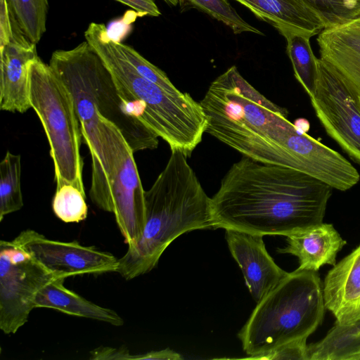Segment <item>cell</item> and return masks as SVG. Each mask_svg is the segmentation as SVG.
Returning a JSON list of instances; mask_svg holds the SVG:
<instances>
[{
    "instance_id": "7a4b0ae2",
    "label": "cell",
    "mask_w": 360,
    "mask_h": 360,
    "mask_svg": "<svg viewBox=\"0 0 360 360\" xmlns=\"http://www.w3.org/2000/svg\"><path fill=\"white\" fill-rule=\"evenodd\" d=\"M49 65L72 95L82 138L91 156L93 179L108 176L100 117L120 130L134 153L158 147V136L131 114L109 70L86 41L72 49L55 51Z\"/></svg>"
},
{
    "instance_id": "8992f818",
    "label": "cell",
    "mask_w": 360,
    "mask_h": 360,
    "mask_svg": "<svg viewBox=\"0 0 360 360\" xmlns=\"http://www.w3.org/2000/svg\"><path fill=\"white\" fill-rule=\"evenodd\" d=\"M325 309L317 271L288 273L257 302L238 333L246 359H259L286 343L307 339L321 324Z\"/></svg>"
},
{
    "instance_id": "30bf717a",
    "label": "cell",
    "mask_w": 360,
    "mask_h": 360,
    "mask_svg": "<svg viewBox=\"0 0 360 360\" xmlns=\"http://www.w3.org/2000/svg\"><path fill=\"white\" fill-rule=\"evenodd\" d=\"M112 133L114 160L106 212L114 214L124 242L130 247L139 241L144 229L145 191L134 158V152L112 122Z\"/></svg>"
},
{
    "instance_id": "f546056e",
    "label": "cell",
    "mask_w": 360,
    "mask_h": 360,
    "mask_svg": "<svg viewBox=\"0 0 360 360\" xmlns=\"http://www.w3.org/2000/svg\"><path fill=\"white\" fill-rule=\"evenodd\" d=\"M135 10L141 16L158 17L161 13L154 0H115Z\"/></svg>"
},
{
    "instance_id": "ffe728a7",
    "label": "cell",
    "mask_w": 360,
    "mask_h": 360,
    "mask_svg": "<svg viewBox=\"0 0 360 360\" xmlns=\"http://www.w3.org/2000/svg\"><path fill=\"white\" fill-rule=\"evenodd\" d=\"M278 32L286 39V50L291 61L295 77L309 97L313 94L317 75L318 58L314 55L310 38L311 34L285 27Z\"/></svg>"
},
{
    "instance_id": "7402d4cb",
    "label": "cell",
    "mask_w": 360,
    "mask_h": 360,
    "mask_svg": "<svg viewBox=\"0 0 360 360\" xmlns=\"http://www.w3.org/2000/svg\"><path fill=\"white\" fill-rule=\"evenodd\" d=\"M12 18L25 37L37 44L46 30L48 0H6Z\"/></svg>"
},
{
    "instance_id": "4dcf8cb0",
    "label": "cell",
    "mask_w": 360,
    "mask_h": 360,
    "mask_svg": "<svg viewBox=\"0 0 360 360\" xmlns=\"http://www.w3.org/2000/svg\"><path fill=\"white\" fill-rule=\"evenodd\" d=\"M131 359L180 360L182 359V357L179 353L170 349H165L158 351H151L142 354L132 355Z\"/></svg>"
},
{
    "instance_id": "cb8c5ba5",
    "label": "cell",
    "mask_w": 360,
    "mask_h": 360,
    "mask_svg": "<svg viewBox=\"0 0 360 360\" xmlns=\"http://www.w3.org/2000/svg\"><path fill=\"white\" fill-rule=\"evenodd\" d=\"M52 208L55 215L65 223H78L87 217L86 194L72 184L56 189Z\"/></svg>"
},
{
    "instance_id": "9c48e42d",
    "label": "cell",
    "mask_w": 360,
    "mask_h": 360,
    "mask_svg": "<svg viewBox=\"0 0 360 360\" xmlns=\"http://www.w3.org/2000/svg\"><path fill=\"white\" fill-rule=\"evenodd\" d=\"M54 277L12 240L0 241V329L14 334L28 321L38 291Z\"/></svg>"
},
{
    "instance_id": "484cf974",
    "label": "cell",
    "mask_w": 360,
    "mask_h": 360,
    "mask_svg": "<svg viewBox=\"0 0 360 360\" xmlns=\"http://www.w3.org/2000/svg\"><path fill=\"white\" fill-rule=\"evenodd\" d=\"M117 46L128 62L142 77L170 92L181 91L172 84L165 72L150 63L134 49L118 41Z\"/></svg>"
},
{
    "instance_id": "603a6c76",
    "label": "cell",
    "mask_w": 360,
    "mask_h": 360,
    "mask_svg": "<svg viewBox=\"0 0 360 360\" xmlns=\"http://www.w3.org/2000/svg\"><path fill=\"white\" fill-rule=\"evenodd\" d=\"M178 1L184 9L196 8L221 22L234 34L251 32L263 35L259 30L241 18L228 0H178Z\"/></svg>"
},
{
    "instance_id": "44dd1931",
    "label": "cell",
    "mask_w": 360,
    "mask_h": 360,
    "mask_svg": "<svg viewBox=\"0 0 360 360\" xmlns=\"http://www.w3.org/2000/svg\"><path fill=\"white\" fill-rule=\"evenodd\" d=\"M21 157L7 151L0 163V221L23 207Z\"/></svg>"
},
{
    "instance_id": "52a82bcc",
    "label": "cell",
    "mask_w": 360,
    "mask_h": 360,
    "mask_svg": "<svg viewBox=\"0 0 360 360\" xmlns=\"http://www.w3.org/2000/svg\"><path fill=\"white\" fill-rule=\"evenodd\" d=\"M30 102L39 118L54 165L56 188L72 184L85 193L80 154L82 137L72 95L38 56L30 64Z\"/></svg>"
},
{
    "instance_id": "f1b7e54d",
    "label": "cell",
    "mask_w": 360,
    "mask_h": 360,
    "mask_svg": "<svg viewBox=\"0 0 360 360\" xmlns=\"http://www.w3.org/2000/svg\"><path fill=\"white\" fill-rule=\"evenodd\" d=\"M13 34V24L6 0H0V46L7 44Z\"/></svg>"
},
{
    "instance_id": "5bb4252c",
    "label": "cell",
    "mask_w": 360,
    "mask_h": 360,
    "mask_svg": "<svg viewBox=\"0 0 360 360\" xmlns=\"http://www.w3.org/2000/svg\"><path fill=\"white\" fill-rule=\"evenodd\" d=\"M323 292L326 309L336 323L360 321V245L327 273Z\"/></svg>"
},
{
    "instance_id": "83f0119b",
    "label": "cell",
    "mask_w": 360,
    "mask_h": 360,
    "mask_svg": "<svg viewBox=\"0 0 360 360\" xmlns=\"http://www.w3.org/2000/svg\"><path fill=\"white\" fill-rule=\"evenodd\" d=\"M132 354L128 349L121 347L112 348L101 347L91 352V359H131Z\"/></svg>"
},
{
    "instance_id": "e0dca14e",
    "label": "cell",
    "mask_w": 360,
    "mask_h": 360,
    "mask_svg": "<svg viewBox=\"0 0 360 360\" xmlns=\"http://www.w3.org/2000/svg\"><path fill=\"white\" fill-rule=\"evenodd\" d=\"M63 278H53L37 292L34 308H49L71 316L103 321L115 326L124 324L114 310L94 304L66 288Z\"/></svg>"
},
{
    "instance_id": "d4e9b609",
    "label": "cell",
    "mask_w": 360,
    "mask_h": 360,
    "mask_svg": "<svg viewBox=\"0 0 360 360\" xmlns=\"http://www.w3.org/2000/svg\"><path fill=\"white\" fill-rule=\"evenodd\" d=\"M323 21L326 28L345 23L360 15L357 0H300Z\"/></svg>"
},
{
    "instance_id": "2e32d148",
    "label": "cell",
    "mask_w": 360,
    "mask_h": 360,
    "mask_svg": "<svg viewBox=\"0 0 360 360\" xmlns=\"http://www.w3.org/2000/svg\"><path fill=\"white\" fill-rule=\"evenodd\" d=\"M286 242L278 252L297 257L298 269L314 271L326 264L334 266L338 253L347 243L332 224L323 222L288 234Z\"/></svg>"
},
{
    "instance_id": "ac0fdd59",
    "label": "cell",
    "mask_w": 360,
    "mask_h": 360,
    "mask_svg": "<svg viewBox=\"0 0 360 360\" xmlns=\"http://www.w3.org/2000/svg\"><path fill=\"white\" fill-rule=\"evenodd\" d=\"M278 31L288 27L319 34L326 28L321 18L300 0H234Z\"/></svg>"
},
{
    "instance_id": "277c9868",
    "label": "cell",
    "mask_w": 360,
    "mask_h": 360,
    "mask_svg": "<svg viewBox=\"0 0 360 360\" xmlns=\"http://www.w3.org/2000/svg\"><path fill=\"white\" fill-rule=\"evenodd\" d=\"M187 158L172 151L163 170L145 191L143 231L139 241L118 259L117 272L124 279L150 271L169 245L183 233L214 229L211 198Z\"/></svg>"
},
{
    "instance_id": "9a60e30c",
    "label": "cell",
    "mask_w": 360,
    "mask_h": 360,
    "mask_svg": "<svg viewBox=\"0 0 360 360\" xmlns=\"http://www.w3.org/2000/svg\"><path fill=\"white\" fill-rule=\"evenodd\" d=\"M321 59L360 92V15L318 36Z\"/></svg>"
},
{
    "instance_id": "8fae6325",
    "label": "cell",
    "mask_w": 360,
    "mask_h": 360,
    "mask_svg": "<svg viewBox=\"0 0 360 360\" xmlns=\"http://www.w3.org/2000/svg\"><path fill=\"white\" fill-rule=\"evenodd\" d=\"M12 242L54 278L117 271L118 259L113 255L77 241L54 240L34 230L27 229Z\"/></svg>"
},
{
    "instance_id": "ba28073f",
    "label": "cell",
    "mask_w": 360,
    "mask_h": 360,
    "mask_svg": "<svg viewBox=\"0 0 360 360\" xmlns=\"http://www.w3.org/2000/svg\"><path fill=\"white\" fill-rule=\"evenodd\" d=\"M311 105L327 134L360 165V92L321 58Z\"/></svg>"
},
{
    "instance_id": "1f68e13d",
    "label": "cell",
    "mask_w": 360,
    "mask_h": 360,
    "mask_svg": "<svg viewBox=\"0 0 360 360\" xmlns=\"http://www.w3.org/2000/svg\"><path fill=\"white\" fill-rule=\"evenodd\" d=\"M165 1L167 4L175 6L179 3L178 0H163Z\"/></svg>"
},
{
    "instance_id": "d6a6232c",
    "label": "cell",
    "mask_w": 360,
    "mask_h": 360,
    "mask_svg": "<svg viewBox=\"0 0 360 360\" xmlns=\"http://www.w3.org/2000/svg\"><path fill=\"white\" fill-rule=\"evenodd\" d=\"M357 360H360V354H359V357H358Z\"/></svg>"
},
{
    "instance_id": "d6986e66",
    "label": "cell",
    "mask_w": 360,
    "mask_h": 360,
    "mask_svg": "<svg viewBox=\"0 0 360 360\" xmlns=\"http://www.w3.org/2000/svg\"><path fill=\"white\" fill-rule=\"evenodd\" d=\"M309 360H357L360 354V321L335 323L326 335L308 345Z\"/></svg>"
},
{
    "instance_id": "6da1fadb",
    "label": "cell",
    "mask_w": 360,
    "mask_h": 360,
    "mask_svg": "<svg viewBox=\"0 0 360 360\" xmlns=\"http://www.w3.org/2000/svg\"><path fill=\"white\" fill-rule=\"evenodd\" d=\"M333 189L298 170L244 157L211 198L214 229L286 236L323 222Z\"/></svg>"
},
{
    "instance_id": "836d02e7",
    "label": "cell",
    "mask_w": 360,
    "mask_h": 360,
    "mask_svg": "<svg viewBox=\"0 0 360 360\" xmlns=\"http://www.w3.org/2000/svg\"><path fill=\"white\" fill-rule=\"evenodd\" d=\"M357 1H359L360 2V0H357Z\"/></svg>"
},
{
    "instance_id": "7c38bea8",
    "label": "cell",
    "mask_w": 360,
    "mask_h": 360,
    "mask_svg": "<svg viewBox=\"0 0 360 360\" xmlns=\"http://www.w3.org/2000/svg\"><path fill=\"white\" fill-rule=\"evenodd\" d=\"M11 20L13 34L9 41L0 46V109L23 113L31 108L29 68L38 55L36 44Z\"/></svg>"
},
{
    "instance_id": "3957f363",
    "label": "cell",
    "mask_w": 360,
    "mask_h": 360,
    "mask_svg": "<svg viewBox=\"0 0 360 360\" xmlns=\"http://www.w3.org/2000/svg\"><path fill=\"white\" fill-rule=\"evenodd\" d=\"M200 103L206 133L245 157L290 167L287 143L297 127L288 112L253 87L233 65L210 84Z\"/></svg>"
},
{
    "instance_id": "5b68a950",
    "label": "cell",
    "mask_w": 360,
    "mask_h": 360,
    "mask_svg": "<svg viewBox=\"0 0 360 360\" xmlns=\"http://www.w3.org/2000/svg\"><path fill=\"white\" fill-rule=\"evenodd\" d=\"M86 41L109 70L132 114L169 146L188 157L202 141L207 119L189 94L170 92L142 77L123 56L103 24L91 22Z\"/></svg>"
},
{
    "instance_id": "4fadbf2b",
    "label": "cell",
    "mask_w": 360,
    "mask_h": 360,
    "mask_svg": "<svg viewBox=\"0 0 360 360\" xmlns=\"http://www.w3.org/2000/svg\"><path fill=\"white\" fill-rule=\"evenodd\" d=\"M231 255L240 266L245 284L257 303L287 275L268 253L263 236L226 229Z\"/></svg>"
},
{
    "instance_id": "4316f807",
    "label": "cell",
    "mask_w": 360,
    "mask_h": 360,
    "mask_svg": "<svg viewBox=\"0 0 360 360\" xmlns=\"http://www.w3.org/2000/svg\"><path fill=\"white\" fill-rule=\"evenodd\" d=\"M307 339H300L286 343L259 359H296L309 360Z\"/></svg>"
}]
</instances>
